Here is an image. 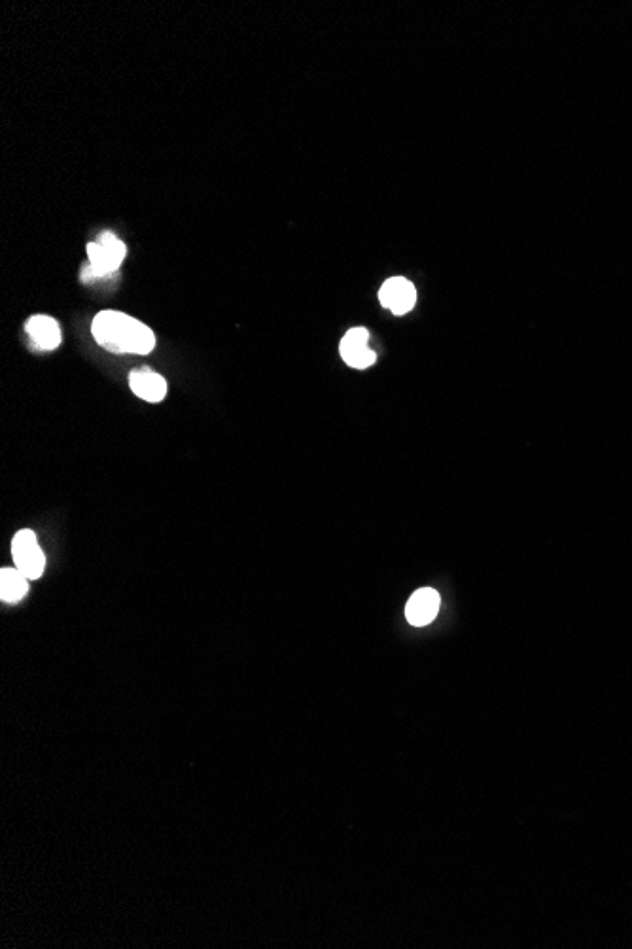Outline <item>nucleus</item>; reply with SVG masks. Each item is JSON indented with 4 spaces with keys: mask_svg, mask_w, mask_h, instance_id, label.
Masks as SVG:
<instances>
[{
    "mask_svg": "<svg viewBox=\"0 0 632 949\" xmlns=\"http://www.w3.org/2000/svg\"><path fill=\"white\" fill-rule=\"evenodd\" d=\"M95 341L118 355H148L156 347V336L141 323L120 311H101L91 324Z\"/></svg>",
    "mask_w": 632,
    "mask_h": 949,
    "instance_id": "f257e3e1",
    "label": "nucleus"
},
{
    "mask_svg": "<svg viewBox=\"0 0 632 949\" xmlns=\"http://www.w3.org/2000/svg\"><path fill=\"white\" fill-rule=\"evenodd\" d=\"M86 251H88L89 264H84V268L80 271V279L84 285H89L95 281L116 277L123 258L127 254V247L114 233L103 232L99 233L97 241L89 243Z\"/></svg>",
    "mask_w": 632,
    "mask_h": 949,
    "instance_id": "f03ea898",
    "label": "nucleus"
},
{
    "mask_svg": "<svg viewBox=\"0 0 632 949\" xmlns=\"http://www.w3.org/2000/svg\"><path fill=\"white\" fill-rule=\"evenodd\" d=\"M12 557H14L16 567L29 580H36L44 574L46 556L38 546L35 531H31V529L19 531L18 535L12 540Z\"/></svg>",
    "mask_w": 632,
    "mask_h": 949,
    "instance_id": "7ed1b4c3",
    "label": "nucleus"
},
{
    "mask_svg": "<svg viewBox=\"0 0 632 949\" xmlns=\"http://www.w3.org/2000/svg\"><path fill=\"white\" fill-rule=\"evenodd\" d=\"M379 302L394 315H405L417 304V288L405 277H392L379 290Z\"/></svg>",
    "mask_w": 632,
    "mask_h": 949,
    "instance_id": "20e7f679",
    "label": "nucleus"
},
{
    "mask_svg": "<svg viewBox=\"0 0 632 949\" xmlns=\"http://www.w3.org/2000/svg\"><path fill=\"white\" fill-rule=\"evenodd\" d=\"M368 341L369 332L366 328H362V326L351 328L345 334V338L341 340V345H339L341 359L356 370H366L369 366H373L375 360H377V355H375V351L369 349Z\"/></svg>",
    "mask_w": 632,
    "mask_h": 949,
    "instance_id": "39448f33",
    "label": "nucleus"
},
{
    "mask_svg": "<svg viewBox=\"0 0 632 949\" xmlns=\"http://www.w3.org/2000/svg\"><path fill=\"white\" fill-rule=\"evenodd\" d=\"M439 603H441V599H439L438 591L432 590V588H422V590L415 591L411 595V599L407 601V605H405L407 622L415 627L428 626L438 616Z\"/></svg>",
    "mask_w": 632,
    "mask_h": 949,
    "instance_id": "423d86ee",
    "label": "nucleus"
},
{
    "mask_svg": "<svg viewBox=\"0 0 632 949\" xmlns=\"http://www.w3.org/2000/svg\"><path fill=\"white\" fill-rule=\"evenodd\" d=\"M25 332L36 351H53L61 345L59 323L48 315H35L25 323Z\"/></svg>",
    "mask_w": 632,
    "mask_h": 949,
    "instance_id": "0eeeda50",
    "label": "nucleus"
},
{
    "mask_svg": "<svg viewBox=\"0 0 632 949\" xmlns=\"http://www.w3.org/2000/svg\"><path fill=\"white\" fill-rule=\"evenodd\" d=\"M129 387L142 400L158 404L167 396V381L150 368H139L129 374Z\"/></svg>",
    "mask_w": 632,
    "mask_h": 949,
    "instance_id": "6e6552de",
    "label": "nucleus"
},
{
    "mask_svg": "<svg viewBox=\"0 0 632 949\" xmlns=\"http://www.w3.org/2000/svg\"><path fill=\"white\" fill-rule=\"evenodd\" d=\"M29 591V578L18 567H4L0 571V599L16 605Z\"/></svg>",
    "mask_w": 632,
    "mask_h": 949,
    "instance_id": "1a4fd4ad",
    "label": "nucleus"
}]
</instances>
